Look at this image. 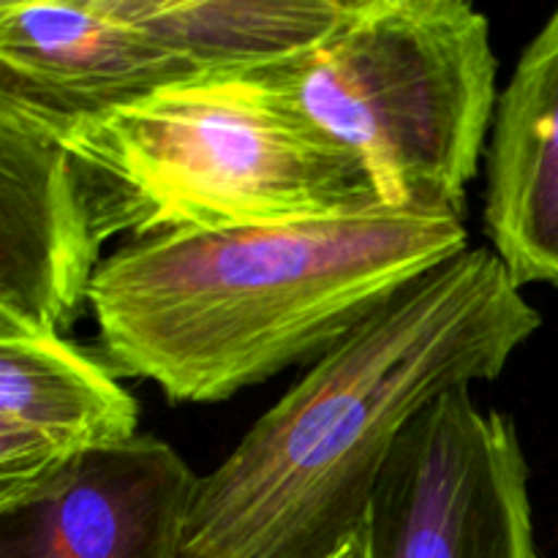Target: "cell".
Returning a JSON list of instances; mask_svg holds the SVG:
<instances>
[{"mask_svg":"<svg viewBox=\"0 0 558 558\" xmlns=\"http://www.w3.org/2000/svg\"><path fill=\"white\" fill-rule=\"evenodd\" d=\"M483 221L518 287L558 289V5L499 93L485 153Z\"/></svg>","mask_w":558,"mask_h":558,"instance_id":"obj_10","label":"cell"},{"mask_svg":"<svg viewBox=\"0 0 558 558\" xmlns=\"http://www.w3.org/2000/svg\"><path fill=\"white\" fill-rule=\"evenodd\" d=\"M199 477L140 434L0 505V558H185Z\"/></svg>","mask_w":558,"mask_h":558,"instance_id":"obj_6","label":"cell"},{"mask_svg":"<svg viewBox=\"0 0 558 558\" xmlns=\"http://www.w3.org/2000/svg\"><path fill=\"white\" fill-rule=\"evenodd\" d=\"M469 248L461 218L376 210L131 240L98 267L101 360L169 403H218L314 365Z\"/></svg>","mask_w":558,"mask_h":558,"instance_id":"obj_2","label":"cell"},{"mask_svg":"<svg viewBox=\"0 0 558 558\" xmlns=\"http://www.w3.org/2000/svg\"><path fill=\"white\" fill-rule=\"evenodd\" d=\"M330 558H365L363 556V537H360V534L357 537H352L341 550H338L336 556H330Z\"/></svg>","mask_w":558,"mask_h":558,"instance_id":"obj_12","label":"cell"},{"mask_svg":"<svg viewBox=\"0 0 558 558\" xmlns=\"http://www.w3.org/2000/svg\"><path fill=\"white\" fill-rule=\"evenodd\" d=\"M539 325L490 245L425 272L199 477L185 558L336 556L363 529L403 430L445 392L499 379Z\"/></svg>","mask_w":558,"mask_h":558,"instance_id":"obj_1","label":"cell"},{"mask_svg":"<svg viewBox=\"0 0 558 558\" xmlns=\"http://www.w3.org/2000/svg\"><path fill=\"white\" fill-rule=\"evenodd\" d=\"M63 147L98 245L387 210L289 65L169 82L65 123Z\"/></svg>","mask_w":558,"mask_h":558,"instance_id":"obj_3","label":"cell"},{"mask_svg":"<svg viewBox=\"0 0 558 558\" xmlns=\"http://www.w3.org/2000/svg\"><path fill=\"white\" fill-rule=\"evenodd\" d=\"M354 0H131L194 76L245 74L303 60L341 27Z\"/></svg>","mask_w":558,"mask_h":558,"instance_id":"obj_11","label":"cell"},{"mask_svg":"<svg viewBox=\"0 0 558 558\" xmlns=\"http://www.w3.org/2000/svg\"><path fill=\"white\" fill-rule=\"evenodd\" d=\"M360 537L365 558H539L515 420L445 392L392 447Z\"/></svg>","mask_w":558,"mask_h":558,"instance_id":"obj_5","label":"cell"},{"mask_svg":"<svg viewBox=\"0 0 558 558\" xmlns=\"http://www.w3.org/2000/svg\"><path fill=\"white\" fill-rule=\"evenodd\" d=\"M136 436L140 403L104 360L60 332H0V505Z\"/></svg>","mask_w":558,"mask_h":558,"instance_id":"obj_9","label":"cell"},{"mask_svg":"<svg viewBox=\"0 0 558 558\" xmlns=\"http://www.w3.org/2000/svg\"><path fill=\"white\" fill-rule=\"evenodd\" d=\"M490 22L466 0H354L289 65L311 123L347 150L381 207L466 218L499 104Z\"/></svg>","mask_w":558,"mask_h":558,"instance_id":"obj_4","label":"cell"},{"mask_svg":"<svg viewBox=\"0 0 558 558\" xmlns=\"http://www.w3.org/2000/svg\"><path fill=\"white\" fill-rule=\"evenodd\" d=\"M194 76L131 0H3L0 96L74 123Z\"/></svg>","mask_w":558,"mask_h":558,"instance_id":"obj_8","label":"cell"},{"mask_svg":"<svg viewBox=\"0 0 558 558\" xmlns=\"http://www.w3.org/2000/svg\"><path fill=\"white\" fill-rule=\"evenodd\" d=\"M63 129L65 120L0 96V332H63L90 305L101 245Z\"/></svg>","mask_w":558,"mask_h":558,"instance_id":"obj_7","label":"cell"}]
</instances>
